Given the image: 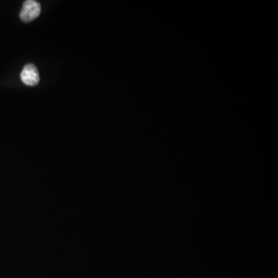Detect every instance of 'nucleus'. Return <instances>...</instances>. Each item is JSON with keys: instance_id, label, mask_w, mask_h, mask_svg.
<instances>
[{"instance_id": "f257e3e1", "label": "nucleus", "mask_w": 278, "mask_h": 278, "mask_svg": "<svg viewBox=\"0 0 278 278\" xmlns=\"http://www.w3.org/2000/svg\"><path fill=\"white\" fill-rule=\"evenodd\" d=\"M40 13L41 6L38 2L34 0H27L23 2L19 16L23 21L31 22L38 17Z\"/></svg>"}, {"instance_id": "f03ea898", "label": "nucleus", "mask_w": 278, "mask_h": 278, "mask_svg": "<svg viewBox=\"0 0 278 278\" xmlns=\"http://www.w3.org/2000/svg\"><path fill=\"white\" fill-rule=\"evenodd\" d=\"M22 81L26 85L35 86L40 82V75L39 71L35 65L29 63L23 67L21 75Z\"/></svg>"}]
</instances>
